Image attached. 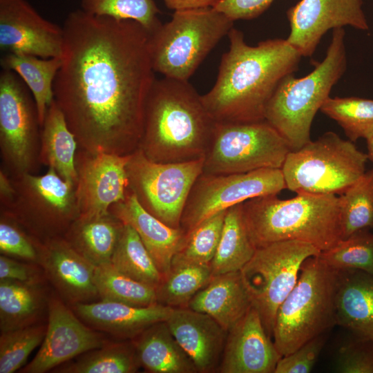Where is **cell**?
<instances>
[{
	"label": "cell",
	"instance_id": "6da1fadb",
	"mask_svg": "<svg viewBox=\"0 0 373 373\" xmlns=\"http://www.w3.org/2000/svg\"><path fill=\"white\" fill-rule=\"evenodd\" d=\"M54 99L78 149L128 155L140 145L146 97L155 79L149 34L138 23L70 12Z\"/></svg>",
	"mask_w": 373,
	"mask_h": 373
},
{
	"label": "cell",
	"instance_id": "7a4b0ae2",
	"mask_svg": "<svg viewBox=\"0 0 373 373\" xmlns=\"http://www.w3.org/2000/svg\"><path fill=\"white\" fill-rule=\"evenodd\" d=\"M227 36L229 50L222 56L216 83L202 95L203 104L216 122L265 120L275 90L298 70L303 56L286 39H269L252 46L235 28Z\"/></svg>",
	"mask_w": 373,
	"mask_h": 373
},
{
	"label": "cell",
	"instance_id": "3957f363",
	"mask_svg": "<svg viewBox=\"0 0 373 373\" xmlns=\"http://www.w3.org/2000/svg\"><path fill=\"white\" fill-rule=\"evenodd\" d=\"M216 124L202 95L188 81L155 79L145 102L138 149L160 163L204 158Z\"/></svg>",
	"mask_w": 373,
	"mask_h": 373
},
{
	"label": "cell",
	"instance_id": "277c9868",
	"mask_svg": "<svg viewBox=\"0 0 373 373\" xmlns=\"http://www.w3.org/2000/svg\"><path fill=\"white\" fill-rule=\"evenodd\" d=\"M243 216L256 248L284 240L309 243L321 251L342 239L338 196L297 193L256 197L242 204Z\"/></svg>",
	"mask_w": 373,
	"mask_h": 373
},
{
	"label": "cell",
	"instance_id": "5b68a950",
	"mask_svg": "<svg viewBox=\"0 0 373 373\" xmlns=\"http://www.w3.org/2000/svg\"><path fill=\"white\" fill-rule=\"evenodd\" d=\"M345 36L343 28L334 29L323 59L303 77L296 78L294 73L285 77L267 105L265 119L291 151L311 141L314 118L347 69Z\"/></svg>",
	"mask_w": 373,
	"mask_h": 373
},
{
	"label": "cell",
	"instance_id": "8992f818",
	"mask_svg": "<svg viewBox=\"0 0 373 373\" xmlns=\"http://www.w3.org/2000/svg\"><path fill=\"white\" fill-rule=\"evenodd\" d=\"M337 270L319 256L303 263L297 283L278 309L274 343L281 356L336 325Z\"/></svg>",
	"mask_w": 373,
	"mask_h": 373
},
{
	"label": "cell",
	"instance_id": "52a82bcc",
	"mask_svg": "<svg viewBox=\"0 0 373 373\" xmlns=\"http://www.w3.org/2000/svg\"><path fill=\"white\" fill-rule=\"evenodd\" d=\"M233 21L213 7L175 11L171 19L149 35L155 72L188 81L218 43L233 28Z\"/></svg>",
	"mask_w": 373,
	"mask_h": 373
},
{
	"label": "cell",
	"instance_id": "ba28073f",
	"mask_svg": "<svg viewBox=\"0 0 373 373\" xmlns=\"http://www.w3.org/2000/svg\"><path fill=\"white\" fill-rule=\"evenodd\" d=\"M367 153L328 131L291 151L281 168L286 188L296 193L341 195L366 172Z\"/></svg>",
	"mask_w": 373,
	"mask_h": 373
},
{
	"label": "cell",
	"instance_id": "9c48e42d",
	"mask_svg": "<svg viewBox=\"0 0 373 373\" xmlns=\"http://www.w3.org/2000/svg\"><path fill=\"white\" fill-rule=\"evenodd\" d=\"M15 193L11 205L1 210L12 216L41 242L64 236L79 217L76 184L51 167L41 175L24 173L10 178Z\"/></svg>",
	"mask_w": 373,
	"mask_h": 373
},
{
	"label": "cell",
	"instance_id": "30bf717a",
	"mask_svg": "<svg viewBox=\"0 0 373 373\" xmlns=\"http://www.w3.org/2000/svg\"><path fill=\"white\" fill-rule=\"evenodd\" d=\"M320 252L303 241L276 242L257 248L240 270L251 305L258 311L270 338L278 309L296 285L303 263Z\"/></svg>",
	"mask_w": 373,
	"mask_h": 373
},
{
	"label": "cell",
	"instance_id": "8fae6325",
	"mask_svg": "<svg viewBox=\"0 0 373 373\" xmlns=\"http://www.w3.org/2000/svg\"><path fill=\"white\" fill-rule=\"evenodd\" d=\"M290 151L285 139L266 120L216 122L202 173L231 174L281 169Z\"/></svg>",
	"mask_w": 373,
	"mask_h": 373
},
{
	"label": "cell",
	"instance_id": "7c38bea8",
	"mask_svg": "<svg viewBox=\"0 0 373 373\" xmlns=\"http://www.w3.org/2000/svg\"><path fill=\"white\" fill-rule=\"evenodd\" d=\"M204 158L160 163L137 149L126 164L128 188L149 213L178 229L184 208L195 180L203 171Z\"/></svg>",
	"mask_w": 373,
	"mask_h": 373
},
{
	"label": "cell",
	"instance_id": "4fadbf2b",
	"mask_svg": "<svg viewBox=\"0 0 373 373\" xmlns=\"http://www.w3.org/2000/svg\"><path fill=\"white\" fill-rule=\"evenodd\" d=\"M38 112L30 91L13 71L0 73V149L10 178L37 170L41 146ZM2 170V169H1Z\"/></svg>",
	"mask_w": 373,
	"mask_h": 373
},
{
	"label": "cell",
	"instance_id": "5bb4252c",
	"mask_svg": "<svg viewBox=\"0 0 373 373\" xmlns=\"http://www.w3.org/2000/svg\"><path fill=\"white\" fill-rule=\"evenodd\" d=\"M287 189L281 169L206 174L195 180L185 204L180 227L189 231L207 219L249 199L277 195Z\"/></svg>",
	"mask_w": 373,
	"mask_h": 373
},
{
	"label": "cell",
	"instance_id": "9a60e30c",
	"mask_svg": "<svg viewBox=\"0 0 373 373\" xmlns=\"http://www.w3.org/2000/svg\"><path fill=\"white\" fill-rule=\"evenodd\" d=\"M48 325L40 349L21 372L44 373L108 342L87 326L62 299L48 300Z\"/></svg>",
	"mask_w": 373,
	"mask_h": 373
},
{
	"label": "cell",
	"instance_id": "2e32d148",
	"mask_svg": "<svg viewBox=\"0 0 373 373\" xmlns=\"http://www.w3.org/2000/svg\"><path fill=\"white\" fill-rule=\"evenodd\" d=\"M130 155L94 153L77 149L75 164L79 216L107 215L113 204L124 198L128 189L126 166Z\"/></svg>",
	"mask_w": 373,
	"mask_h": 373
},
{
	"label": "cell",
	"instance_id": "e0dca14e",
	"mask_svg": "<svg viewBox=\"0 0 373 373\" xmlns=\"http://www.w3.org/2000/svg\"><path fill=\"white\" fill-rule=\"evenodd\" d=\"M363 0H300L287 11V41L303 57H312L325 33L349 26L366 31Z\"/></svg>",
	"mask_w": 373,
	"mask_h": 373
},
{
	"label": "cell",
	"instance_id": "ac0fdd59",
	"mask_svg": "<svg viewBox=\"0 0 373 373\" xmlns=\"http://www.w3.org/2000/svg\"><path fill=\"white\" fill-rule=\"evenodd\" d=\"M62 28L43 18L26 0H0V48L41 58L61 57Z\"/></svg>",
	"mask_w": 373,
	"mask_h": 373
},
{
	"label": "cell",
	"instance_id": "d6986e66",
	"mask_svg": "<svg viewBox=\"0 0 373 373\" xmlns=\"http://www.w3.org/2000/svg\"><path fill=\"white\" fill-rule=\"evenodd\" d=\"M281 355L251 306L228 331L218 372L274 373Z\"/></svg>",
	"mask_w": 373,
	"mask_h": 373
},
{
	"label": "cell",
	"instance_id": "ffe728a7",
	"mask_svg": "<svg viewBox=\"0 0 373 373\" xmlns=\"http://www.w3.org/2000/svg\"><path fill=\"white\" fill-rule=\"evenodd\" d=\"M38 263L61 299L70 305L90 303L99 297L95 283L96 267L63 236L41 243Z\"/></svg>",
	"mask_w": 373,
	"mask_h": 373
},
{
	"label": "cell",
	"instance_id": "44dd1931",
	"mask_svg": "<svg viewBox=\"0 0 373 373\" xmlns=\"http://www.w3.org/2000/svg\"><path fill=\"white\" fill-rule=\"evenodd\" d=\"M166 323L198 372L218 370L227 332L209 315L189 307L173 308Z\"/></svg>",
	"mask_w": 373,
	"mask_h": 373
},
{
	"label": "cell",
	"instance_id": "7402d4cb",
	"mask_svg": "<svg viewBox=\"0 0 373 373\" xmlns=\"http://www.w3.org/2000/svg\"><path fill=\"white\" fill-rule=\"evenodd\" d=\"M87 325L122 339H133L150 326L166 321L173 308L160 303L135 307L102 300L70 306Z\"/></svg>",
	"mask_w": 373,
	"mask_h": 373
},
{
	"label": "cell",
	"instance_id": "603a6c76",
	"mask_svg": "<svg viewBox=\"0 0 373 373\" xmlns=\"http://www.w3.org/2000/svg\"><path fill=\"white\" fill-rule=\"evenodd\" d=\"M109 213L137 233L159 271L166 276L185 231L169 227L146 211L128 188L124 198L113 204Z\"/></svg>",
	"mask_w": 373,
	"mask_h": 373
},
{
	"label": "cell",
	"instance_id": "cb8c5ba5",
	"mask_svg": "<svg viewBox=\"0 0 373 373\" xmlns=\"http://www.w3.org/2000/svg\"><path fill=\"white\" fill-rule=\"evenodd\" d=\"M335 320L354 337L373 341V274L337 270Z\"/></svg>",
	"mask_w": 373,
	"mask_h": 373
},
{
	"label": "cell",
	"instance_id": "d4e9b609",
	"mask_svg": "<svg viewBox=\"0 0 373 373\" xmlns=\"http://www.w3.org/2000/svg\"><path fill=\"white\" fill-rule=\"evenodd\" d=\"M251 306L240 271L213 276L188 305L211 316L227 332Z\"/></svg>",
	"mask_w": 373,
	"mask_h": 373
},
{
	"label": "cell",
	"instance_id": "484cf974",
	"mask_svg": "<svg viewBox=\"0 0 373 373\" xmlns=\"http://www.w3.org/2000/svg\"><path fill=\"white\" fill-rule=\"evenodd\" d=\"M140 366L152 373H195L192 360L166 321L157 323L132 339Z\"/></svg>",
	"mask_w": 373,
	"mask_h": 373
},
{
	"label": "cell",
	"instance_id": "4316f807",
	"mask_svg": "<svg viewBox=\"0 0 373 373\" xmlns=\"http://www.w3.org/2000/svg\"><path fill=\"white\" fill-rule=\"evenodd\" d=\"M124 223L111 213L79 216L64 235L67 242L95 267L110 263Z\"/></svg>",
	"mask_w": 373,
	"mask_h": 373
},
{
	"label": "cell",
	"instance_id": "83f0119b",
	"mask_svg": "<svg viewBox=\"0 0 373 373\" xmlns=\"http://www.w3.org/2000/svg\"><path fill=\"white\" fill-rule=\"evenodd\" d=\"M77 142L55 99L48 108L41 131L40 164L53 168L60 177L75 184Z\"/></svg>",
	"mask_w": 373,
	"mask_h": 373
},
{
	"label": "cell",
	"instance_id": "f1b7e54d",
	"mask_svg": "<svg viewBox=\"0 0 373 373\" xmlns=\"http://www.w3.org/2000/svg\"><path fill=\"white\" fill-rule=\"evenodd\" d=\"M61 64V57L41 58L23 53H5L1 58L2 68L15 73L30 91L41 126L54 100L53 84Z\"/></svg>",
	"mask_w": 373,
	"mask_h": 373
},
{
	"label": "cell",
	"instance_id": "f546056e",
	"mask_svg": "<svg viewBox=\"0 0 373 373\" xmlns=\"http://www.w3.org/2000/svg\"><path fill=\"white\" fill-rule=\"evenodd\" d=\"M45 303L39 281L0 280L1 332L36 324Z\"/></svg>",
	"mask_w": 373,
	"mask_h": 373
},
{
	"label": "cell",
	"instance_id": "4dcf8cb0",
	"mask_svg": "<svg viewBox=\"0 0 373 373\" xmlns=\"http://www.w3.org/2000/svg\"><path fill=\"white\" fill-rule=\"evenodd\" d=\"M242 204L227 210L220 240L211 262L213 276L240 271L256 250L245 224Z\"/></svg>",
	"mask_w": 373,
	"mask_h": 373
},
{
	"label": "cell",
	"instance_id": "1f68e13d",
	"mask_svg": "<svg viewBox=\"0 0 373 373\" xmlns=\"http://www.w3.org/2000/svg\"><path fill=\"white\" fill-rule=\"evenodd\" d=\"M70 363L59 365L57 372L64 373H133L140 364L133 341L108 343L86 352Z\"/></svg>",
	"mask_w": 373,
	"mask_h": 373
},
{
	"label": "cell",
	"instance_id": "d6a6232c",
	"mask_svg": "<svg viewBox=\"0 0 373 373\" xmlns=\"http://www.w3.org/2000/svg\"><path fill=\"white\" fill-rule=\"evenodd\" d=\"M124 224L111 263L122 274L156 289L164 276L137 233L131 226Z\"/></svg>",
	"mask_w": 373,
	"mask_h": 373
},
{
	"label": "cell",
	"instance_id": "836d02e7",
	"mask_svg": "<svg viewBox=\"0 0 373 373\" xmlns=\"http://www.w3.org/2000/svg\"><path fill=\"white\" fill-rule=\"evenodd\" d=\"M95 283L102 300L147 307L157 303L156 289L118 271L111 262L95 267Z\"/></svg>",
	"mask_w": 373,
	"mask_h": 373
},
{
	"label": "cell",
	"instance_id": "e575fe53",
	"mask_svg": "<svg viewBox=\"0 0 373 373\" xmlns=\"http://www.w3.org/2000/svg\"><path fill=\"white\" fill-rule=\"evenodd\" d=\"M212 277L210 265L171 267L156 288L157 303L172 308L188 307L192 298Z\"/></svg>",
	"mask_w": 373,
	"mask_h": 373
},
{
	"label": "cell",
	"instance_id": "d590c367",
	"mask_svg": "<svg viewBox=\"0 0 373 373\" xmlns=\"http://www.w3.org/2000/svg\"><path fill=\"white\" fill-rule=\"evenodd\" d=\"M338 201L342 239L360 230L373 229V167L339 195Z\"/></svg>",
	"mask_w": 373,
	"mask_h": 373
},
{
	"label": "cell",
	"instance_id": "8d00e7d4",
	"mask_svg": "<svg viewBox=\"0 0 373 373\" xmlns=\"http://www.w3.org/2000/svg\"><path fill=\"white\" fill-rule=\"evenodd\" d=\"M320 111L334 120L352 142L373 136V99L329 97Z\"/></svg>",
	"mask_w": 373,
	"mask_h": 373
},
{
	"label": "cell",
	"instance_id": "74e56055",
	"mask_svg": "<svg viewBox=\"0 0 373 373\" xmlns=\"http://www.w3.org/2000/svg\"><path fill=\"white\" fill-rule=\"evenodd\" d=\"M226 211L207 219L185 233L174 254L171 267L210 265L215 255Z\"/></svg>",
	"mask_w": 373,
	"mask_h": 373
},
{
	"label": "cell",
	"instance_id": "f35d334b",
	"mask_svg": "<svg viewBox=\"0 0 373 373\" xmlns=\"http://www.w3.org/2000/svg\"><path fill=\"white\" fill-rule=\"evenodd\" d=\"M318 256L335 270L356 269L373 274V232L358 231L321 251Z\"/></svg>",
	"mask_w": 373,
	"mask_h": 373
},
{
	"label": "cell",
	"instance_id": "ab89813d",
	"mask_svg": "<svg viewBox=\"0 0 373 373\" xmlns=\"http://www.w3.org/2000/svg\"><path fill=\"white\" fill-rule=\"evenodd\" d=\"M81 10L102 17L119 20H132L140 23L149 35L162 23L157 17L160 10L154 0H79Z\"/></svg>",
	"mask_w": 373,
	"mask_h": 373
},
{
	"label": "cell",
	"instance_id": "60d3db41",
	"mask_svg": "<svg viewBox=\"0 0 373 373\" xmlns=\"http://www.w3.org/2000/svg\"><path fill=\"white\" fill-rule=\"evenodd\" d=\"M47 325L34 324L1 332L0 373H13L24 365L31 352L41 344Z\"/></svg>",
	"mask_w": 373,
	"mask_h": 373
},
{
	"label": "cell",
	"instance_id": "b9f144b4",
	"mask_svg": "<svg viewBox=\"0 0 373 373\" xmlns=\"http://www.w3.org/2000/svg\"><path fill=\"white\" fill-rule=\"evenodd\" d=\"M41 243L42 242L30 235L12 216L1 211V254L38 262Z\"/></svg>",
	"mask_w": 373,
	"mask_h": 373
},
{
	"label": "cell",
	"instance_id": "7bdbcfd3",
	"mask_svg": "<svg viewBox=\"0 0 373 373\" xmlns=\"http://www.w3.org/2000/svg\"><path fill=\"white\" fill-rule=\"evenodd\" d=\"M334 370L339 373H373V341L354 337L339 350Z\"/></svg>",
	"mask_w": 373,
	"mask_h": 373
},
{
	"label": "cell",
	"instance_id": "ee69618b",
	"mask_svg": "<svg viewBox=\"0 0 373 373\" xmlns=\"http://www.w3.org/2000/svg\"><path fill=\"white\" fill-rule=\"evenodd\" d=\"M323 334L306 342L292 352L280 357L274 373H308L315 365L325 343Z\"/></svg>",
	"mask_w": 373,
	"mask_h": 373
},
{
	"label": "cell",
	"instance_id": "f6af8a7d",
	"mask_svg": "<svg viewBox=\"0 0 373 373\" xmlns=\"http://www.w3.org/2000/svg\"><path fill=\"white\" fill-rule=\"evenodd\" d=\"M274 0H218L213 6L233 21L249 20L262 15Z\"/></svg>",
	"mask_w": 373,
	"mask_h": 373
},
{
	"label": "cell",
	"instance_id": "bcb514c9",
	"mask_svg": "<svg viewBox=\"0 0 373 373\" xmlns=\"http://www.w3.org/2000/svg\"><path fill=\"white\" fill-rule=\"evenodd\" d=\"M5 279L23 282L39 281L38 272L34 267L1 254L0 280Z\"/></svg>",
	"mask_w": 373,
	"mask_h": 373
},
{
	"label": "cell",
	"instance_id": "7dc6e473",
	"mask_svg": "<svg viewBox=\"0 0 373 373\" xmlns=\"http://www.w3.org/2000/svg\"><path fill=\"white\" fill-rule=\"evenodd\" d=\"M15 190L12 180L3 170L0 171L1 210L8 209L12 204Z\"/></svg>",
	"mask_w": 373,
	"mask_h": 373
},
{
	"label": "cell",
	"instance_id": "c3c4849f",
	"mask_svg": "<svg viewBox=\"0 0 373 373\" xmlns=\"http://www.w3.org/2000/svg\"><path fill=\"white\" fill-rule=\"evenodd\" d=\"M166 6L174 11L213 7L218 0H163Z\"/></svg>",
	"mask_w": 373,
	"mask_h": 373
},
{
	"label": "cell",
	"instance_id": "681fc988",
	"mask_svg": "<svg viewBox=\"0 0 373 373\" xmlns=\"http://www.w3.org/2000/svg\"><path fill=\"white\" fill-rule=\"evenodd\" d=\"M367 147V156L368 160H370L373 163V136L366 140Z\"/></svg>",
	"mask_w": 373,
	"mask_h": 373
}]
</instances>
